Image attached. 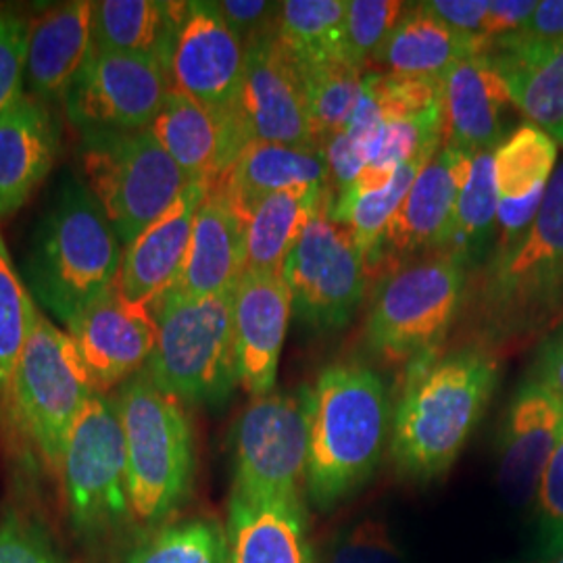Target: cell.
<instances>
[{"instance_id": "1", "label": "cell", "mask_w": 563, "mask_h": 563, "mask_svg": "<svg viewBox=\"0 0 563 563\" xmlns=\"http://www.w3.org/2000/svg\"><path fill=\"white\" fill-rule=\"evenodd\" d=\"M457 322L472 349L495 357L563 328V163L522 239L470 274Z\"/></svg>"}, {"instance_id": "2", "label": "cell", "mask_w": 563, "mask_h": 563, "mask_svg": "<svg viewBox=\"0 0 563 563\" xmlns=\"http://www.w3.org/2000/svg\"><path fill=\"white\" fill-rule=\"evenodd\" d=\"M307 409L305 495L318 509L353 497L383 462L393 407L378 372L334 363L302 388Z\"/></svg>"}, {"instance_id": "3", "label": "cell", "mask_w": 563, "mask_h": 563, "mask_svg": "<svg viewBox=\"0 0 563 563\" xmlns=\"http://www.w3.org/2000/svg\"><path fill=\"white\" fill-rule=\"evenodd\" d=\"M123 244L81 178L60 180L21 260V278L42 311L63 325L118 286Z\"/></svg>"}, {"instance_id": "4", "label": "cell", "mask_w": 563, "mask_h": 563, "mask_svg": "<svg viewBox=\"0 0 563 563\" xmlns=\"http://www.w3.org/2000/svg\"><path fill=\"white\" fill-rule=\"evenodd\" d=\"M497 380V357L472 346L416 363L393 413L390 455L397 470L416 481L444 474L481 422Z\"/></svg>"}, {"instance_id": "5", "label": "cell", "mask_w": 563, "mask_h": 563, "mask_svg": "<svg viewBox=\"0 0 563 563\" xmlns=\"http://www.w3.org/2000/svg\"><path fill=\"white\" fill-rule=\"evenodd\" d=\"M132 522L162 528L186 504L195 483V437L184 405L144 372L115 393Z\"/></svg>"}, {"instance_id": "6", "label": "cell", "mask_w": 563, "mask_h": 563, "mask_svg": "<svg viewBox=\"0 0 563 563\" xmlns=\"http://www.w3.org/2000/svg\"><path fill=\"white\" fill-rule=\"evenodd\" d=\"M232 305L234 292L151 305L159 341L144 374L181 405H223L239 386Z\"/></svg>"}, {"instance_id": "7", "label": "cell", "mask_w": 563, "mask_h": 563, "mask_svg": "<svg viewBox=\"0 0 563 563\" xmlns=\"http://www.w3.org/2000/svg\"><path fill=\"white\" fill-rule=\"evenodd\" d=\"M95 395L71 336L38 307L13 378V430L57 478L71 428Z\"/></svg>"}, {"instance_id": "8", "label": "cell", "mask_w": 563, "mask_h": 563, "mask_svg": "<svg viewBox=\"0 0 563 563\" xmlns=\"http://www.w3.org/2000/svg\"><path fill=\"white\" fill-rule=\"evenodd\" d=\"M467 278L470 269L444 251L401 265L369 309L367 346L388 363L432 357L460 320Z\"/></svg>"}, {"instance_id": "9", "label": "cell", "mask_w": 563, "mask_h": 563, "mask_svg": "<svg viewBox=\"0 0 563 563\" xmlns=\"http://www.w3.org/2000/svg\"><path fill=\"white\" fill-rule=\"evenodd\" d=\"M81 180L101 205L121 244L128 246L190 186L153 130L86 134L78 153Z\"/></svg>"}, {"instance_id": "10", "label": "cell", "mask_w": 563, "mask_h": 563, "mask_svg": "<svg viewBox=\"0 0 563 563\" xmlns=\"http://www.w3.org/2000/svg\"><path fill=\"white\" fill-rule=\"evenodd\" d=\"M59 478L81 541L102 543L134 523L115 397L97 393L86 402L65 444Z\"/></svg>"}, {"instance_id": "11", "label": "cell", "mask_w": 563, "mask_h": 563, "mask_svg": "<svg viewBox=\"0 0 563 563\" xmlns=\"http://www.w3.org/2000/svg\"><path fill=\"white\" fill-rule=\"evenodd\" d=\"M332 202L313 213L282 269L295 318L320 334L353 320L369 276L353 232L330 216Z\"/></svg>"}, {"instance_id": "12", "label": "cell", "mask_w": 563, "mask_h": 563, "mask_svg": "<svg viewBox=\"0 0 563 563\" xmlns=\"http://www.w3.org/2000/svg\"><path fill=\"white\" fill-rule=\"evenodd\" d=\"M307 409L302 390L269 393L246 405L234 428L232 497L244 504L302 499Z\"/></svg>"}, {"instance_id": "13", "label": "cell", "mask_w": 563, "mask_h": 563, "mask_svg": "<svg viewBox=\"0 0 563 563\" xmlns=\"http://www.w3.org/2000/svg\"><path fill=\"white\" fill-rule=\"evenodd\" d=\"M172 92L162 60L95 51L63 107L80 136L146 130Z\"/></svg>"}, {"instance_id": "14", "label": "cell", "mask_w": 563, "mask_h": 563, "mask_svg": "<svg viewBox=\"0 0 563 563\" xmlns=\"http://www.w3.org/2000/svg\"><path fill=\"white\" fill-rule=\"evenodd\" d=\"M244 46L246 65L236 115L249 144L320 146L309 125L301 69L282 46L276 27Z\"/></svg>"}, {"instance_id": "15", "label": "cell", "mask_w": 563, "mask_h": 563, "mask_svg": "<svg viewBox=\"0 0 563 563\" xmlns=\"http://www.w3.org/2000/svg\"><path fill=\"white\" fill-rule=\"evenodd\" d=\"M67 334L95 390L107 395L144 372L159 341V325L151 307L128 301L115 286L81 309Z\"/></svg>"}, {"instance_id": "16", "label": "cell", "mask_w": 563, "mask_h": 563, "mask_svg": "<svg viewBox=\"0 0 563 563\" xmlns=\"http://www.w3.org/2000/svg\"><path fill=\"white\" fill-rule=\"evenodd\" d=\"M244 65L246 46L213 2H188L167 63L172 90L216 111L236 113Z\"/></svg>"}, {"instance_id": "17", "label": "cell", "mask_w": 563, "mask_h": 563, "mask_svg": "<svg viewBox=\"0 0 563 563\" xmlns=\"http://www.w3.org/2000/svg\"><path fill=\"white\" fill-rule=\"evenodd\" d=\"M292 316V295L282 274L246 269L234 290L239 386L260 399L276 388L282 346Z\"/></svg>"}, {"instance_id": "18", "label": "cell", "mask_w": 563, "mask_h": 563, "mask_svg": "<svg viewBox=\"0 0 563 563\" xmlns=\"http://www.w3.org/2000/svg\"><path fill=\"white\" fill-rule=\"evenodd\" d=\"M246 225L249 220L213 181L197 211L180 276L163 297L195 301L234 292L246 272Z\"/></svg>"}, {"instance_id": "19", "label": "cell", "mask_w": 563, "mask_h": 563, "mask_svg": "<svg viewBox=\"0 0 563 563\" xmlns=\"http://www.w3.org/2000/svg\"><path fill=\"white\" fill-rule=\"evenodd\" d=\"M151 130L192 181L220 180L249 144L236 113L216 111L176 90Z\"/></svg>"}, {"instance_id": "20", "label": "cell", "mask_w": 563, "mask_h": 563, "mask_svg": "<svg viewBox=\"0 0 563 563\" xmlns=\"http://www.w3.org/2000/svg\"><path fill=\"white\" fill-rule=\"evenodd\" d=\"M209 186L211 181H190L172 209L123 246L118 288L128 301L151 307L178 280Z\"/></svg>"}, {"instance_id": "21", "label": "cell", "mask_w": 563, "mask_h": 563, "mask_svg": "<svg viewBox=\"0 0 563 563\" xmlns=\"http://www.w3.org/2000/svg\"><path fill=\"white\" fill-rule=\"evenodd\" d=\"M59 153L57 113L25 92L0 115V220L32 199L53 174Z\"/></svg>"}, {"instance_id": "22", "label": "cell", "mask_w": 563, "mask_h": 563, "mask_svg": "<svg viewBox=\"0 0 563 563\" xmlns=\"http://www.w3.org/2000/svg\"><path fill=\"white\" fill-rule=\"evenodd\" d=\"M558 142L541 128L528 123L514 130L493 153L497 186V241L501 251L522 239L543 205L555 176Z\"/></svg>"}, {"instance_id": "23", "label": "cell", "mask_w": 563, "mask_h": 563, "mask_svg": "<svg viewBox=\"0 0 563 563\" xmlns=\"http://www.w3.org/2000/svg\"><path fill=\"white\" fill-rule=\"evenodd\" d=\"M95 53L92 2L71 0L30 20L25 92L44 104L67 97Z\"/></svg>"}, {"instance_id": "24", "label": "cell", "mask_w": 563, "mask_h": 563, "mask_svg": "<svg viewBox=\"0 0 563 563\" xmlns=\"http://www.w3.org/2000/svg\"><path fill=\"white\" fill-rule=\"evenodd\" d=\"M563 423V405L528 380L507 409L499 455V484L514 505L530 504L539 490Z\"/></svg>"}, {"instance_id": "25", "label": "cell", "mask_w": 563, "mask_h": 563, "mask_svg": "<svg viewBox=\"0 0 563 563\" xmlns=\"http://www.w3.org/2000/svg\"><path fill=\"white\" fill-rule=\"evenodd\" d=\"M444 146L463 153L495 151L505 141L509 88L488 55L457 60L443 76Z\"/></svg>"}, {"instance_id": "26", "label": "cell", "mask_w": 563, "mask_h": 563, "mask_svg": "<svg viewBox=\"0 0 563 563\" xmlns=\"http://www.w3.org/2000/svg\"><path fill=\"white\" fill-rule=\"evenodd\" d=\"M486 55L504 76L514 107L563 146V38L541 41L518 32L495 38Z\"/></svg>"}, {"instance_id": "27", "label": "cell", "mask_w": 563, "mask_h": 563, "mask_svg": "<svg viewBox=\"0 0 563 563\" xmlns=\"http://www.w3.org/2000/svg\"><path fill=\"white\" fill-rule=\"evenodd\" d=\"M460 197L457 153L443 146L428 163L402 199L384 232L383 262L388 255H416L444 251L455 222Z\"/></svg>"}, {"instance_id": "28", "label": "cell", "mask_w": 563, "mask_h": 563, "mask_svg": "<svg viewBox=\"0 0 563 563\" xmlns=\"http://www.w3.org/2000/svg\"><path fill=\"white\" fill-rule=\"evenodd\" d=\"M218 184L246 220L260 202L276 192L299 186L332 188L323 148L274 142L246 144Z\"/></svg>"}, {"instance_id": "29", "label": "cell", "mask_w": 563, "mask_h": 563, "mask_svg": "<svg viewBox=\"0 0 563 563\" xmlns=\"http://www.w3.org/2000/svg\"><path fill=\"white\" fill-rule=\"evenodd\" d=\"M230 563H320L302 499L244 504L230 499Z\"/></svg>"}, {"instance_id": "30", "label": "cell", "mask_w": 563, "mask_h": 563, "mask_svg": "<svg viewBox=\"0 0 563 563\" xmlns=\"http://www.w3.org/2000/svg\"><path fill=\"white\" fill-rule=\"evenodd\" d=\"M490 42L460 34L416 4V9L405 11L401 21L374 53L372 63L383 69L384 76L393 78L443 80L457 60L483 55Z\"/></svg>"}, {"instance_id": "31", "label": "cell", "mask_w": 563, "mask_h": 563, "mask_svg": "<svg viewBox=\"0 0 563 563\" xmlns=\"http://www.w3.org/2000/svg\"><path fill=\"white\" fill-rule=\"evenodd\" d=\"M188 11V2L99 0L92 2L95 51L128 53L162 60L167 67L172 46Z\"/></svg>"}, {"instance_id": "32", "label": "cell", "mask_w": 563, "mask_h": 563, "mask_svg": "<svg viewBox=\"0 0 563 563\" xmlns=\"http://www.w3.org/2000/svg\"><path fill=\"white\" fill-rule=\"evenodd\" d=\"M332 201V188L299 186L260 202L246 225V269L282 274L313 213Z\"/></svg>"}, {"instance_id": "33", "label": "cell", "mask_w": 563, "mask_h": 563, "mask_svg": "<svg viewBox=\"0 0 563 563\" xmlns=\"http://www.w3.org/2000/svg\"><path fill=\"white\" fill-rule=\"evenodd\" d=\"M457 153L460 197L455 207L453 232L444 253H451L470 269H478L497 241V186L493 153Z\"/></svg>"}, {"instance_id": "34", "label": "cell", "mask_w": 563, "mask_h": 563, "mask_svg": "<svg viewBox=\"0 0 563 563\" xmlns=\"http://www.w3.org/2000/svg\"><path fill=\"white\" fill-rule=\"evenodd\" d=\"M441 148L443 141L426 144L409 162L402 163L384 190L365 195L355 201L334 205L330 209V216L353 232L369 272L383 263L384 232L388 223L399 211L402 199L407 197L420 172L441 153Z\"/></svg>"}, {"instance_id": "35", "label": "cell", "mask_w": 563, "mask_h": 563, "mask_svg": "<svg viewBox=\"0 0 563 563\" xmlns=\"http://www.w3.org/2000/svg\"><path fill=\"white\" fill-rule=\"evenodd\" d=\"M344 11L346 0L280 2L276 36L299 67L342 60Z\"/></svg>"}, {"instance_id": "36", "label": "cell", "mask_w": 563, "mask_h": 563, "mask_svg": "<svg viewBox=\"0 0 563 563\" xmlns=\"http://www.w3.org/2000/svg\"><path fill=\"white\" fill-rule=\"evenodd\" d=\"M38 313L0 234V428L13 430L11 393L27 336Z\"/></svg>"}, {"instance_id": "37", "label": "cell", "mask_w": 563, "mask_h": 563, "mask_svg": "<svg viewBox=\"0 0 563 563\" xmlns=\"http://www.w3.org/2000/svg\"><path fill=\"white\" fill-rule=\"evenodd\" d=\"M307 115L313 139L322 146L325 139L344 130L357 102L362 99L365 69H357L342 60L299 67Z\"/></svg>"}, {"instance_id": "38", "label": "cell", "mask_w": 563, "mask_h": 563, "mask_svg": "<svg viewBox=\"0 0 563 563\" xmlns=\"http://www.w3.org/2000/svg\"><path fill=\"white\" fill-rule=\"evenodd\" d=\"M123 563H230L228 530L209 518L165 523L146 532Z\"/></svg>"}, {"instance_id": "39", "label": "cell", "mask_w": 563, "mask_h": 563, "mask_svg": "<svg viewBox=\"0 0 563 563\" xmlns=\"http://www.w3.org/2000/svg\"><path fill=\"white\" fill-rule=\"evenodd\" d=\"M405 15L399 0H346L342 23V60L365 69L386 36Z\"/></svg>"}, {"instance_id": "40", "label": "cell", "mask_w": 563, "mask_h": 563, "mask_svg": "<svg viewBox=\"0 0 563 563\" xmlns=\"http://www.w3.org/2000/svg\"><path fill=\"white\" fill-rule=\"evenodd\" d=\"M320 563H409L390 528L380 520H362L339 530L323 547Z\"/></svg>"}, {"instance_id": "41", "label": "cell", "mask_w": 563, "mask_h": 563, "mask_svg": "<svg viewBox=\"0 0 563 563\" xmlns=\"http://www.w3.org/2000/svg\"><path fill=\"white\" fill-rule=\"evenodd\" d=\"M30 20L9 7H0V115L25 95Z\"/></svg>"}, {"instance_id": "42", "label": "cell", "mask_w": 563, "mask_h": 563, "mask_svg": "<svg viewBox=\"0 0 563 563\" xmlns=\"http://www.w3.org/2000/svg\"><path fill=\"white\" fill-rule=\"evenodd\" d=\"M0 563H67L51 532L18 511L0 520Z\"/></svg>"}, {"instance_id": "43", "label": "cell", "mask_w": 563, "mask_h": 563, "mask_svg": "<svg viewBox=\"0 0 563 563\" xmlns=\"http://www.w3.org/2000/svg\"><path fill=\"white\" fill-rule=\"evenodd\" d=\"M537 501L547 547L553 553H563V423L558 444L544 465Z\"/></svg>"}, {"instance_id": "44", "label": "cell", "mask_w": 563, "mask_h": 563, "mask_svg": "<svg viewBox=\"0 0 563 563\" xmlns=\"http://www.w3.org/2000/svg\"><path fill=\"white\" fill-rule=\"evenodd\" d=\"M213 7L222 15L225 25L244 44L274 30L280 13V2H265V0H222V2H213Z\"/></svg>"}, {"instance_id": "45", "label": "cell", "mask_w": 563, "mask_h": 563, "mask_svg": "<svg viewBox=\"0 0 563 563\" xmlns=\"http://www.w3.org/2000/svg\"><path fill=\"white\" fill-rule=\"evenodd\" d=\"M490 0H430L420 2V9L430 18L441 21L446 27L474 36L486 38V18Z\"/></svg>"}, {"instance_id": "46", "label": "cell", "mask_w": 563, "mask_h": 563, "mask_svg": "<svg viewBox=\"0 0 563 563\" xmlns=\"http://www.w3.org/2000/svg\"><path fill=\"white\" fill-rule=\"evenodd\" d=\"M323 155L330 169V184L334 197L344 192L365 167V151L346 130H341L325 139L322 144Z\"/></svg>"}, {"instance_id": "47", "label": "cell", "mask_w": 563, "mask_h": 563, "mask_svg": "<svg viewBox=\"0 0 563 563\" xmlns=\"http://www.w3.org/2000/svg\"><path fill=\"white\" fill-rule=\"evenodd\" d=\"M537 4L539 2L534 0H490L486 18V38L495 41L522 32Z\"/></svg>"}, {"instance_id": "48", "label": "cell", "mask_w": 563, "mask_h": 563, "mask_svg": "<svg viewBox=\"0 0 563 563\" xmlns=\"http://www.w3.org/2000/svg\"><path fill=\"white\" fill-rule=\"evenodd\" d=\"M530 380L541 384L549 395L563 405V328L544 339L534 363V376Z\"/></svg>"}, {"instance_id": "49", "label": "cell", "mask_w": 563, "mask_h": 563, "mask_svg": "<svg viewBox=\"0 0 563 563\" xmlns=\"http://www.w3.org/2000/svg\"><path fill=\"white\" fill-rule=\"evenodd\" d=\"M522 34L541 41H562L563 0H543L537 4L532 18L526 23Z\"/></svg>"}, {"instance_id": "50", "label": "cell", "mask_w": 563, "mask_h": 563, "mask_svg": "<svg viewBox=\"0 0 563 563\" xmlns=\"http://www.w3.org/2000/svg\"><path fill=\"white\" fill-rule=\"evenodd\" d=\"M553 563H563V553H560V558H558V562Z\"/></svg>"}]
</instances>
